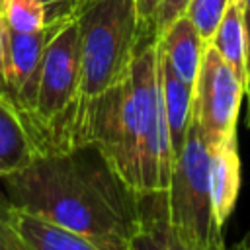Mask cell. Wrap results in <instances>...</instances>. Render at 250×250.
I'll return each mask as SVG.
<instances>
[{
	"instance_id": "6da1fadb",
	"label": "cell",
	"mask_w": 250,
	"mask_h": 250,
	"mask_svg": "<svg viewBox=\"0 0 250 250\" xmlns=\"http://www.w3.org/2000/svg\"><path fill=\"white\" fill-rule=\"evenodd\" d=\"M2 182L12 207L78 232L102 250H131L141 193L94 145L43 152Z\"/></svg>"
},
{
	"instance_id": "7a4b0ae2",
	"label": "cell",
	"mask_w": 250,
	"mask_h": 250,
	"mask_svg": "<svg viewBox=\"0 0 250 250\" xmlns=\"http://www.w3.org/2000/svg\"><path fill=\"white\" fill-rule=\"evenodd\" d=\"M76 143L94 145L137 193L168 189L174 156L162 107L154 35H141L127 78L84 109Z\"/></svg>"
},
{
	"instance_id": "3957f363",
	"label": "cell",
	"mask_w": 250,
	"mask_h": 250,
	"mask_svg": "<svg viewBox=\"0 0 250 250\" xmlns=\"http://www.w3.org/2000/svg\"><path fill=\"white\" fill-rule=\"evenodd\" d=\"M76 23L80 35L78 129L84 109L100 94L127 78L143 35V21L137 0H84Z\"/></svg>"
},
{
	"instance_id": "277c9868",
	"label": "cell",
	"mask_w": 250,
	"mask_h": 250,
	"mask_svg": "<svg viewBox=\"0 0 250 250\" xmlns=\"http://www.w3.org/2000/svg\"><path fill=\"white\" fill-rule=\"evenodd\" d=\"M80 102V35L76 20L61 25L43 55L31 127L43 152L76 146Z\"/></svg>"
},
{
	"instance_id": "5b68a950",
	"label": "cell",
	"mask_w": 250,
	"mask_h": 250,
	"mask_svg": "<svg viewBox=\"0 0 250 250\" xmlns=\"http://www.w3.org/2000/svg\"><path fill=\"white\" fill-rule=\"evenodd\" d=\"M168 217L178 236L197 250H227L217 223L209 186V148L191 125L174 160L166 189Z\"/></svg>"
},
{
	"instance_id": "8992f818",
	"label": "cell",
	"mask_w": 250,
	"mask_h": 250,
	"mask_svg": "<svg viewBox=\"0 0 250 250\" xmlns=\"http://www.w3.org/2000/svg\"><path fill=\"white\" fill-rule=\"evenodd\" d=\"M244 98V84L223 61L213 45H205L197 80L193 84L191 125L207 148H215L236 135V119Z\"/></svg>"
},
{
	"instance_id": "52a82bcc",
	"label": "cell",
	"mask_w": 250,
	"mask_h": 250,
	"mask_svg": "<svg viewBox=\"0 0 250 250\" xmlns=\"http://www.w3.org/2000/svg\"><path fill=\"white\" fill-rule=\"evenodd\" d=\"M61 25H47L31 33H20L6 27L4 94L25 113L27 119L31 117L35 105L45 47Z\"/></svg>"
},
{
	"instance_id": "ba28073f",
	"label": "cell",
	"mask_w": 250,
	"mask_h": 250,
	"mask_svg": "<svg viewBox=\"0 0 250 250\" xmlns=\"http://www.w3.org/2000/svg\"><path fill=\"white\" fill-rule=\"evenodd\" d=\"M43 146L25 113L0 92V180L27 168Z\"/></svg>"
},
{
	"instance_id": "9c48e42d",
	"label": "cell",
	"mask_w": 250,
	"mask_h": 250,
	"mask_svg": "<svg viewBox=\"0 0 250 250\" xmlns=\"http://www.w3.org/2000/svg\"><path fill=\"white\" fill-rule=\"evenodd\" d=\"M209 186L213 213L221 227L230 217L240 191V154L236 135L209 148Z\"/></svg>"
},
{
	"instance_id": "30bf717a",
	"label": "cell",
	"mask_w": 250,
	"mask_h": 250,
	"mask_svg": "<svg viewBox=\"0 0 250 250\" xmlns=\"http://www.w3.org/2000/svg\"><path fill=\"white\" fill-rule=\"evenodd\" d=\"M158 72H160V92H162V107L166 117V127L170 135L172 156L180 154L188 131L191 127V105H193V86L184 82L170 61L158 47Z\"/></svg>"
},
{
	"instance_id": "8fae6325",
	"label": "cell",
	"mask_w": 250,
	"mask_h": 250,
	"mask_svg": "<svg viewBox=\"0 0 250 250\" xmlns=\"http://www.w3.org/2000/svg\"><path fill=\"white\" fill-rule=\"evenodd\" d=\"M131 250H197L182 240L168 217L166 191L141 193V225Z\"/></svg>"
},
{
	"instance_id": "7c38bea8",
	"label": "cell",
	"mask_w": 250,
	"mask_h": 250,
	"mask_svg": "<svg viewBox=\"0 0 250 250\" xmlns=\"http://www.w3.org/2000/svg\"><path fill=\"white\" fill-rule=\"evenodd\" d=\"M205 45L207 43L203 41V37L199 35V31L195 29V25L189 21L188 16H180L158 37L160 51L170 61L176 74L189 86H193L197 80Z\"/></svg>"
},
{
	"instance_id": "4fadbf2b",
	"label": "cell",
	"mask_w": 250,
	"mask_h": 250,
	"mask_svg": "<svg viewBox=\"0 0 250 250\" xmlns=\"http://www.w3.org/2000/svg\"><path fill=\"white\" fill-rule=\"evenodd\" d=\"M8 217L31 250H102L86 236L20 211L8 203Z\"/></svg>"
},
{
	"instance_id": "5bb4252c",
	"label": "cell",
	"mask_w": 250,
	"mask_h": 250,
	"mask_svg": "<svg viewBox=\"0 0 250 250\" xmlns=\"http://www.w3.org/2000/svg\"><path fill=\"white\" fill-rule=\"evenodd\" d=\"M223 61L234 70L240 82L246 86V35L242 8L230 0L211 43Z\"/></svg>"
},
{
	"instance_id": "9a60e30c",
	"label": "cell",
	"mask_w": 250,
	"mask_h": 250,
	"mask_svg": "<svg viewBox=\"0 0 250 250\" xmlns=\"http://www.w3.org/2000/svg\"><path fill=\"white\" fill-rule=\"evenodd\" d=\"M0 18L12 31L31 33L47 27L45 12L37 0H2Z\"/></svg>"
},
{
	"instance_id": "2e32d148",
	"label": "cell",
	"mask_w": 250,
	"mask_h": 250,
	"mask_svg": "<svg viewBox=\"0 0 250 250\" xmlns=\"http://www.w3.org/2000/svg\"><path fill=\"white\" fill-rule=\"evenodd\" d=\"M230 0H189L186 14L205 43H211Z\"/></svg>"
},
{
	"instance_id": "e0dca14e",
	"label": "cell",
	"mask_w": 250,
	"mask_h": 250,
	"mask_svg": "<svg viewBox=\"0 0 250 250\" xmlns=\"http://www.w3.org/2000/svg\"><path fill=\"white\" fill-rule=\"evenodd\" d=\"M189 0H160L156 4V10L148 21V25L143 29V33H150L156 39L180 18L186 14Z\"/></svg>"
},
{
	"instance_id": "ac0fdd59",
	"label": "cell",
	"mask_w": 250,
	"mask_h": 250,
	"mask_svg": "<svg viewBox=\"0 0 250 250\" xmlns=\"http://www.w3.org/2000/svg\"><path fill=\"white\" fill-rule=\"evenodd\" d=\"M45 12L47 25H61L70 20H76L84 0H37Z\"/></svg>"
},
{
	"instance_id": "d6986e66",
	"label": "cell",
	"mask_w": 250,
	"mask_h": 250,
	"mask_svg": "<svg viewBox=\"0 0 250 250\" xmlns=\"http://www.w3.org/2000/svg\"><path fill=\"white\" fill-rule=\"evenodd\" d=\"M0 250H31L8 217V201L0 195Z\"/></svg>"
},
{
	"instance_id": "ffe728a7",
	"label": "cell",
	"mask_w": 250,
	"mask_h": 250,
	"mask_svg": "<svg viewBox=\"0 0 250 250\" xmlns=\"http://www.w3.org/2000/svg\"><path fill=\"white\" fill-rule=\"evenodd\" d=\"M244 16V35H246V86H244V98H246V125L250 127V0H246L242 8Z\"/></svg>"
},
{
	"instance_id": "44dd1931",
	"label": "cell",
	"mask_w": 250,
	"mask_h": 250,
	"mask_svg": "<svg viewBox=\"0 0 250 250\" xmlns=\"http://www.w3.org/2000/svg\"><path fill=\"white\" fill-rule=\"evenodd\" d=\"M160 0H137V8H139V16H141V21H143V29L148 25L154 10H156V4Z\"/></svg>"
},
{
	"instance_id": "7402d4cb",
	"label": "cell",
	"mask_w": 250,
	"mask_h": 250,
	"mask_svg": "<svg viewBox=\"0 0 250 250\" xmlns=\"http://www.w3.org/2000/svg\"><path fill=\"white\" fill-rule=\"evenodd\" d=\"M4 72H6V25L0 18V92H4Z\"/></svg>"
},
{
	"instance_id": "603a6c76",
	"label": "cell",
	"mask_w": 250,
	"mask_h": 250,
	"mask_svg": "<svg viewBox=\"0 0 250 250\" xmlns=\"http://www.w3.org/2000/svg\"><path fill=\"white\" fill-rule=\"evenodd\" d=\"M230 250H250V230H248V232H246V234H244V236H242Z\"/></svg>"
},
{
	"instance_id": "cb8c5ba5",
	"label": "cell",
	"mask_w": 250,
	"mask_h": 250,
	"mask_svg": "<svg viewBox=\"0 0 250 250\" xmlns=\"http://www.w3.org/2000/svg\"><path fill=\"white\" fill-rule=\"evenodd\" d=\"M232 2H234V4H238L240 8H244V4H246V0H232Z\"/></svg>"
},
{
	"instance_id": "d4e9b609",
	"label": "cell",
	"mask_w": 250,
	"mask_h": 250,
	"mask_svg": "<svg viewBox=\"0 0 250 250\" xmlns=\"http://www.w3.org/2000/svg\"><path fill=\"white\" fill-rule=\"evenodd\" d=\"M0 8H2V0H0Z\"/></svg>"
}]
</instances>
